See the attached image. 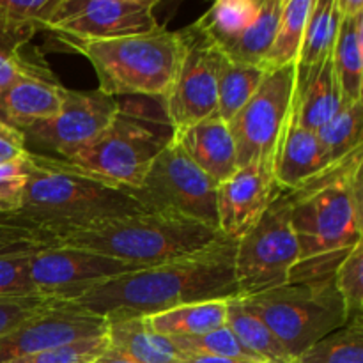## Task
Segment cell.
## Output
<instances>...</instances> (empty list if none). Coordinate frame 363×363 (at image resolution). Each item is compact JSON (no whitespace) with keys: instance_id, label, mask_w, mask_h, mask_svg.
<instances>
[{"instance_id":"74e56055","label":"cell","mask_w":363,"mask_h":363,"mask_svg":"<svg viewBox=\"0 0 363 363\" xmlns=\"http://www.w3.org/2000/svg\"><path fill=\"white\" fill-rule=\"evenodd\" d=\"M48 64L41 57H34L25 53L23 50H7L0 46V91L9 87L20 78L28 77L35 71L43 69Z\"/></svg>"},{"instance_id":"ac0fdd59","label":"cell","mask_w":363,"mask_h":363,"mask_svg":"<svg viewBox=\"0 0 363 363\" xmlns=\"http://www.w3.org/2000/svg\"><path fill=\"white\" fill-rule=\"evenodd\" d=\"M172 140L177 142L188 158L216 184H222L238 170L233 133L229 124L216 113L199 121Z\"/></svg>"},{"instance_id":"cb8c5ba5","label":"cell","mask_w":363,"mask_h":363,"mask_svg":"<svg viewBox=\"0 0 363 363\" xmlns=\"http://www.w3.org/2000/svg\"><path fill=\"white\" fill-rule=\"evenodd\" d=\"M259 7L261 0H218L194 25L222 55H227L255 20Z\"/></svg>"},{"instance_id":"836d02e7","label":"cell","mask_w":363,"mask_h":363,"mask_svg":"<svg viewBox=\"0 0 363 363\" xmlns=\"http://www.w3.org/2000/svg\"><path fill=\"white\" fill-rule=\"evenodd\" d=\"M333 286L342 300L346 323L363 318V240L351 247L339 262Z\"/></svg>"},{"instance_id":"52a82bcc","label":"cell","mask_w":363,"mask_h":363,"mask_svg":"<svg viewBox=\"0 0 363 363\" xmlns=\"http://www.w3.org/2000/svg\"><path fill=\"white\" fill-rule=\"evenodd\" d=\"M243 300L269 326L293 362L323 337L346 325L333 279L289 282Z\"/></svg>"},{"instance_id":"d590c367","label":"cell","mask_w":363,"mask_h":363,"mask_svg":"<svg viewBox=\"0 0 363 363\" xmlns=\"http://www.w3.org/2000/svg\"><path fill=\"white\" fill-rule=\"evenodd\" d=\"M30 176V155L0 163V215L13 216L20 211Z\"/></svg>"},{"instance_id":"7bdbcfd3","label":"cell","mask_w":363,"mask_h":363,"mask_svg":"<svg viewBox=\"0 0 363 363\" xmlns=\"http://www.w3.org/2000/svg\"><path fill=\"white\" fill-rule=\"evenodd\" d=\"M337 9L342 18H354L363 14L362 0H337Z\"/></svg>"},{"instance_id":"d6986e66","label":"cell","mask_w":363,"mask_h":363,"mask_svg":"<svg viewBox=\"0 0 363 363\" xmlns=\"http://www.w3.org/2000/svg\"><path fill=\"white\" fill-rule=\"evenodd\" d=\"M330 167L325 162L318 137L298 123L293 108L273 160L275 181L282 191L296 190L300 184Z\"/></svg>"},{"instance_id":"9a60e30c","label":"cell","mask_w":363,"mask_h":363,"mask_svg":"<svg viewBox=\"0 0 363 363\" xmlns=\"http://www.w3.org/2000/svg\"><path fill=\"white\" fill-rule=\"evenodd\" d=\"M106 335V319L69 301H53L0 337V363Z\"/></svg>"},{"instance_id":"7402d4cb","label":"cell","mask_w":363,"mask_h":363,"mask_svg":"<svg viewBox=\"0 0 363 363\" xmlns=\"http://www.w3.org/2000/svg\"><path fill=\"white\" fill-rule=\"evenodd\" d=\"M225 325L254 360L261 363H293L275 333L241 296L227 300Z\"/></svg>"},{"instance_id":"277c9868","label":"cell","mask_w":363,"mask_h":363,"mask_svg":"<svg viewBox=\"0 0 363 363\" xmlns=\"http://www.w3.org/2000/svg\"><path fill=\"white\" fill-rule=\"evenodd\" d=\"M222 238L218 230L163 211H142L64 236L55 243L85 248L117 261L151 268L197 254Z\"/></svg>"},{"instance_id":"f546056e","label":"cell","mask_w":363,"mask_h":363,"mask_svg":"<svg viewBox=\"0 0 363 363\" xmlns=\"http://www.w3.org/2000/svg\"><path fill=\"white\" fill-rule=\"evenodd\" d=\"M284 2L286 0H261V7H259L255 20L238 39L234 48L223 57L233 62L262 67L266 55L275 41L277 28H279L280 18H282Z\"/></svg>"},{"instance_id":"d6a6232c","label":"cell","mask_w":363,"mask_h":363,"mask_svg":"<svg viewBox=\"0 0 363 363\" xmlns=\"http://www.w3.org/2000/svg\"><path fill=\"white\" fill-rule=\"evenodd\" d=\"M50 245V243H48ZM45 245H13L0 250V300L39 296L30 282L32 254Z\"/></svg>"},{"instance_id":"7a4b0ae2","label":"cell","mask_w":363,"mask_h":363,"mask_svg":"<svg viewBox=\"0 0 363 363\" xmlns=\"http://www.w3.org/2000/svg\"><path fill=\"white\" fill-rule=\"evenodd\" d=\"M30 155L23 204L13 218L57 240L106 220L145 211L131 190L82 167L50 156Z\"/></svg>"},{"instance_id":"8d00e7d4","label":"cell","mask_w":363,"mask_h":363,"mask_svg":"<svg viewBox=\"0 0 363 363\" xmlns=\"http://www.w3.org/2000/svg\"><path fill=\"white\" fill-rule=\"evenodd\" d=\"M106 350H108V337L101 335L7 363H92Z\"/></svg>"},{"instance_id":"484cf974","label":"cell","mask_w":363,"mask_h":363,"mask_svg":"<svg viewBox=\"0 0 363 363\" xmlns=\"http://www.w3.org/2000/svg\"><path fill=\"white\" fill-rule=\"evenodd\" d=\"M342 94L337 84L332 59L323 66L318 77L301 92L294 94L293 112L305 130L318 131L342 106Z\"/></svg>"},{"instance_id":"ffe728a7","label":"cell","mask_w":363,"mask_h":363,"mask_svg":"<svg viewBox=\"0 0 363 363\" xmlns=\"http://www.w3.org/2000/svg\"><path fill=\"white\" fill-rule=\"evenodd\" d=\"M339 25L340 13L337 9V0H314L294 64V94L303 91L332 59Z\"/></svg>"},{"instance_id":"4316f807","label":"cell","mask_w":363,"mask_h":363,"mask_svg":"<svg viewBox=\"0 0 363 363\" xmlns=\"http://www.w3.org/2000/svg\"><path fill=\"white\" fill-rule=\"evenodd\" d=\"M59 0H0V46L23 50V46L43 32Z\"/></svg>"},{"instance_id":"b9f144b4","label":"cell","mask_w":363,"mask_h":363,"mask_svg":"<svg viewBox=\"0 0 363 363\" xmlns=\"http://www.w3.org/2000/svg\"><path fill=\"white\" fill-rule=\"evenodd\" d=\"M183 363H261L248 358H229V357H199V354H183Z\"/></svg>"},{"instance_id":"d4e9b609","label":"cell","mask_w":363,"mask_h":363,"mask_svg":"<svg viewBox=\"0 0 363 363\" xmlns=\"http://www.w3.org/2000/svg\"><path fill=\"white\" fill-rule=\"evenodd\" d=\"M227 300L197 301L170 311L145 315L144 321L155 333L163 337L202 335L225 326Z\"/></svg>"},{"instance_id":"44dd1931","label":"cell","mask_w":363,"mask_h":363,"mask_svg":"<svg viewBox=\"0 0 363 363\" xmlns=\"http://www.w3.org/2000/svg\"><path fill=\"white\" fill-rule=\"evenodd\" d=\"M108 347L137 363H183L169 337L158 335L144 318L106 321Z\"/></svg>"},{"instance_id":"4dcf8cb0","label":"cell","mask_w":363,"mask_h":363,"mask_svg":"<svg viewBox=\"0 0 363 363\" xmlns=\"http://www.w3.org/2000/svg\"><path fill=\"white\" fill-rule=\"evenodd\" d=\"M312 7H314V0H286L284 2L282 18H280L279 28H277L275 41L262 64L266 71L296 64Z\"/></svg>"},{"instance_id":"ab89813d","label":"cell","mask_w":363,"mask_h":363,"mask_svg":"<svg viewBox=\"0 0 363 363\" xmlns=\"http://www.w3.org/2000/svg\"><path fill=\"white\" fill-rule=\"evenodd\" d=\"M48 245L53 243L50 238L43 236L41 233L34 230L32 227L25 225L20 220L13 216L0 215V250L13 245Z\"/></svg>"},{"instance_id":"9c48e42d","label":"cell","mask_w":363,"mask_h":363,"mask_svg":"<svg viewBox=\"0 0 363 363\" xmlns=\"http://www.w3.org/2000/svg\"><path fill=\"white\" fill-rule=\"evenodd\" d=\"M300 261L287 191H280L257 223L236 241L234 275L240 296L286 286Z\"/></svg>"},{"instance_id":"6da1fadb","label":"cell","mask_w":363,"mask_h":363,"mask_svg":"<svg viewBox=\"0 0 363 363\" xmlns=\"http://www.w3.org/2000/svg\"><path fill=\"white\" fill-rule=\"evenodd\" d=\"M236 241L220 238L197 254L135 269L69 301L106 321L145 318L197 301L240 296L234 275Z\"/></svg>"},{"instance_id":"1f68e13d","label":"cell","mask_w":363,"mask_h":363,"mask_svg":"<svg viewBox=\"0 0 363 363\" xmlns=\"http://www.w3.org/2000/svg\"><path fill=\"white\" fill-rule=\"evenodd\" d=\"M293 363H363V318L323 337Z\"/></svg>"},{"instance_id":"30bf717a","label":"cell","mask_w":363,"mask_h":363,"mask_svg":"<svg viewBox=\"0 0 363 363\" xmlns=\"http://www.w3.org/2000/svg\"><path fill=\"white\" fill-rule=\"evenodd\" d=\"M133 197L145 211H163L218 230V184L202 172L177 142H170Z\"/></svg>"},{"instance_id":"e0dca14e","label":"cell","mask_w":363,"mask_h":363,"mask_svg":"<svg viewBox=\"0 0 363 363\" xmlns=\"http://www.w3.org/2000/svg\"><path fill=\"white\" fill-rule=\"evenodd\" d=\"M64 89L48 66L20 78L0 91V124L23 133L34 123L50 119L60 110Z\"/></svg>"},{"instance_id":"5bb4252c","label":"cell","mask_w":363,"mask_h":363,"mask_svg":"<svg viewBox=\"0 0 363 363\" xmlns=\"http://www.w3.org/2000/svg\"><path fill=\"white\" fill-rule=\"evenodd\" d=\"M181 35L184 43L183 59L172 89L167 98L162 99L174 138L199 121L216 113V74L222 57V53L199 32L195 25L181 30Z\"/></svg>"},{"instance_id":"f35d334b","label":"cell","mask_w":363,"mask_h":363,"mask_svg":"<svg viewBox=\"0 0 363 363\" xmlns=\"http://www.w3.org/2000/svg\"><path fill=\"white\" fill-rule=\"evenodd\" d=\"M55 300H50L45 296H27V298H13V300H0V337L9 332L11 328L27 319L34 312L41 311L46 305L53 303Z\"/></svg>"},{"instance_id":"5b68a950","label":"cell","mask_w":363,"mask_h":363,"mask_svg":"<svg viewBox=\"0 0 363 363\" xmlns=\"http://www.w3.org/2000/svg\"><path fill=\"white\" fill-rule=\"evenodd\" d=\"M184 43L179 32L162 27L145 34L89 43L82 53L98 74L99 91L112 96L165 99L176 80Z\"/></svg>"},{"instance_id":"8fae6325","label":"cell","mask_w":363,"mask_h":363,"mask_svg":"<svg viewBox=\"0 0 363 363\" xmlns=\"http://www.w3.org/2000/svg\"><path fill=\"white\" fill-rule=\"evenodd\" d=\"M117 110L119 101L99 89H64L59 112L50 119L34 123L21 133L25 147L32 155L69 162L101 137Z\"/></svg>"},{"instance_id":"2e32d148","label":"cell","mask_w":363,"mask_h":363,"mask_svg":"<svg viewBox=\"0 0 363 363\" xmlns=\"http://www.w3.org/2000/svg\"><path fill=\"white\" fill-rule=\"evenodd\" d=\"M280 191L273 162L240 167L229 179L218 184V233L227 240L240 241L261 220Z\"/></svg>"},{"instance_id":"8992f818","label":"cell","mask_w":363,"mask_h":363,"mask_svg":"<svg viewBox=\"0 0 363 363\" xmlns=\"http://www.w3.org/2000/svg\"><path fill=\"white\" fill-rule=\"evenodd\" d=\"M174 133L165 108L152 112L135 103H119L116 117L101 137L69 160L110 183L137 190Z\"/></svg>"},{"instance_id":"60d3db41","label":"cell","mask_w":363,"mask_h":363,"mask_svg":"<svg viewBox=\"0 0 363 363\" xmlns=\"http://www.w3.org/2000/svg\"><path fill=\"white\" fill-rule=\"evenodd\" d=\"M27 152L23 135L20 131L0 124V163L11 162Z\"/></svg>"},{"instance_id":"e575fe53","label":"cell","mask_w":363,"mask_h":363,"mask_svg":"<svg viewBox=\"0 0 363 363\" xmlns=\"http://www.w3.org/2000/svg\"><path fill=\"white\" fill-rule=\"evenodd\" d=\"M177 353L183 354H199V357H229V358H248L254 360L247 351L241 347L236 337L229 328L222 326L213 332L202 333V335L190 337H169Z\"/></svg>"},{"instance_id":"7c38bea8","label":"cell","mask_w":363,"mask_h":363,"mask_svg":"<svg viewBox=\"0 0 363 363\" xmlns=\"http://www.w3.org/2000/svg\"><path fill=\"white\" fill-rule=\"evenodd\" d=\"M294 98V66L268 71L247 105L229 121L236 144L238 169L273 162Z\"/></svg>"},{"instance_id":"f1b7e54d","label":"cell","mask_w":363,"mask_h":363,"mask_svg":"<svg viewBox=\"0 0 363 363\" xmlns=\"http://www.w3.org/2000/svg\"><path fill=\"white\" fill-rule=\"evenodd\" d=\"M315 137L328 165L363 147V101L342 103L339 112L315 131Z\"/></svg>"},{"instance_id":"ba28073f","label":"cell","mask_w":363,"mask_h":363,"mask_svg":"<svg viewBox=\"0 0 363 363\" xmlns=\"http://www.w3.org/2000/svg\"><path fill=\"white\" fill-rule=\"evenodd\" d=\"M156 6V0H59L43 34L48 48L77 53L89 43L155 30Z\"/></svg>"},{"instance_id":"603a6c76","label":"cell","mask_w":363,"mask_h":363,"mask_svg":"<svg viewBox=\"0 0 363 363\" xmlns=\"http://www.w3.org/2000/svg\"><path fill=\"white\" fill-rule=\"evenodd\" d=\"M332 62L342 101H363V14L340 16Z\"/></svg>"},{"instance_id":"4fadbf2b","label":"cell","mask_w":363,"mask_h":363,"mask_svg":"<svg viewBox=\"0 0 363 363\" xmlns=\"http://www.w3.org/2000/svg\"><path fill=\"white\" fill-rule=\"evenodd\" d=\"M135 269L142 268L85 248L50 243L32 254L28 273L39 296L73 301L99 284Z\"/></svg>"},{"instance_id":"83f0119b","label":"cell","mask_w":363,"mask_h":363,"mask_svg":"<svg viewBox=\"0 0 363 363\" xmlns=\"http://www.w3.org/2000/svg\"><path fill=\"white\" fill-rule=\"evenodd\" d=\"M268 71L261 66L233 62L220 57L218 74H216V92H218V106L216 116L229 123L255 94L259 85L264 80Z\"/></svg>"},{"instance_id":"3957f363","label":"cell","mask_w":363,"mask_h":363,"mask_svg":"<svg viewBox=\"0 0 363 363\" xmlns=\"http://www.w3.org/2000/svg\"><path fill=\"white\" fill-rule=\"evenodd\" d=\"M362 165L363 147L287 191L300 261L350 250L362 241Z\"/></svg>"}]
</instances>
